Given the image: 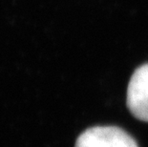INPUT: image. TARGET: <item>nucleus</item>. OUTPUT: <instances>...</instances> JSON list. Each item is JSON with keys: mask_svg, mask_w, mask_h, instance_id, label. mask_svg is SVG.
Segmentation results:
<instances>
[{"mask_svg": "<svg viewBox=\"0 0 148 147\" xmlns=\"http://www.w3.org/2000/svg\"><path fill=\"white\" fill-rule=\"evenodd\" d=\"M127 106L135 118L148 122V63L132 75L127 88Z\"/></svg>", "mask_w": 148, "mask_h": 147, "instance_id": "nucleus-2", "label": "nucleus"}, {"mask_svg": "<svg viewBox=\"0 0 148 147\" xmlns=\"http://www.w3.org/2000/svg\"><path fill=\"white\" fill-rule=\"evenodd\" d=\"M75 147H138L125 131L115 126H96L77 137Z\"/></svg>", "mask_w": 148, "mask_h": 147, "instance_id": "nucleus-1", "label": "nucleus"}]
</instances>
